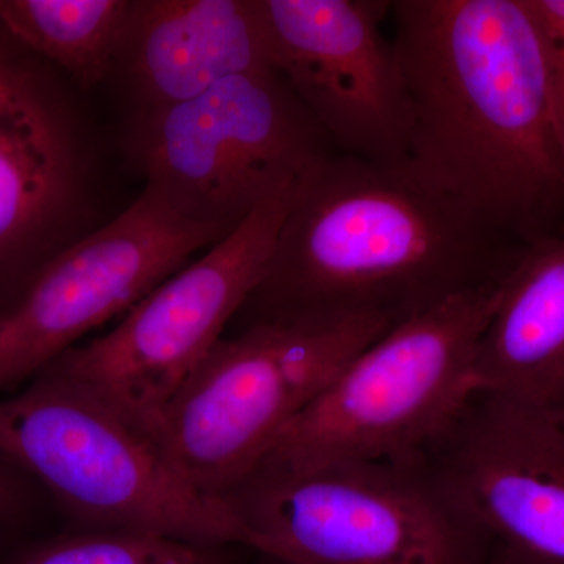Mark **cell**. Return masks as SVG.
<instances>
[{
	"instance_id": "2",
	"label": "cell",
	"mask_w": 564,
	"mask_h": 564,
	"mask_svg": "<svg viewBox=\"0 0 564 564\" xmlns=\"http://www.w3.org/2000/svg\"><path fill=\"white\" fill-rule=\"evenodd\" d=\"M524 248L415 172L333 152L292 193L247 325L372 315L399 325L500 280Z\"/></svg>"
},
{
	"instance_id": "11",
	"label": "cell",
	"mask_w": 564,
	"mask_h": 564,
	"mask_svg": "<svg viewBox=\"0 0 564 564\" xmlns=\"http://www.w3.org/2000/svg\"><path fill=\"white\" fill-rule=\"evenodd\" d=\"M425 462L488 564H564V425L477 393Z\"/></svg>"
},
{
	"instance_id": "5",
	"label": "cell",
	"mask_w": 564,
	"mask_h": 564,
	"mask_svg": "<svg viewBox=\"0 0 564 564\" xmlns=\"http://www.w3.org/2000/svg\"><path fill=\"white\" fill-rule=\"evenodd\" d=\"M121 150L181 217L229 234L336 152L274 69L126 115Z\"/></svg>"
},
{
	"instance_id": "7",
	"label": "cell",
	"mask_w": 564,
	"mask_h": 564,
	"mask_svg": "<svg viewBox=\"0 0 564 564\" xmlns=\"http://www.w3.org/2000/svg\"><path fill=\"white\" fill-rule=\"evenodd\" d=\"M220 499L284 564H488L423 459L258 466Z\"/></svg>"
},
{
	"instance_id": "1",
	"label": "cell",
	"mask_w": 564,
	"mask_h": 564,
	"mask_svg": "<svg viewBox=\"0 0 564 564\" xmlns=\"http://www.w3.org/2000/svg\"><path fill=\"white\" fill-rule=\"evenodd\" d=\"M408 162L516 247L564 234V147L529 0H393Z\"/></svg>"
},
{
	"instance_id": "13",
	"label": "cell",
	"mask_w": 564,
	"mask_h": 564,
	"mask_svg": "<svg viewBox=\"0 0 564 564\" xmlns=\"http://www.w3.org/2000/svg\"><path fill=\"white\" fill-rule=\"evenodd\" d=\"M273 69L259 0H129L109 82L126 115L191 101Z\"/></svg>"
},
{
	"instance_id": "8",
	"label": "cell",
	"mask_w": 564,
	"mask_h": 564,
	"mask_svg": "<svg viewBox=\"0 0 564 564\" xmlns=\"http://www.w3.org/2000/svg\"><path fill=\"white\" fill-rule=\"evenodd\" d=\"M293 191L274 196L220 243L152 289L110 332L46 367L91 389L151 434L166 404L261 284Z\"/></svg>"
},
{
	"instance_id": "19",
	"label": "cell",
	"mask_w": 564,
	"mask_h": 564,
	"mask_svg": "<svg viewBox=\"0 0 564 564\" xmlns=\"http://www.w3.org/2000/svg\"><path fill=\"white\" fill-rule=\"evenodd\" d=\"M558 421L562 422L564 425V414L560 415Z\"/></svg>"
},
{
	"instance_id": "10",
	"label": "cell",
	"mask_w": 564,
	"mask_h": 564,
	"mask_svg": "<svg viewBox=\"0 0 564 564\" xmlns=\"http://www.w3.org/2000/svg\"><path fill=\"white\" fill-rule=\"evenodd\" d=\"M228 236L217 226L185 220L144 187L117 217L52 259L0 313V395L29 383Z\"/></svg>"
},
{
	"instance_id": "3",
	"label": "cell",
	"mask_w": 564,
	"mask_h": 564,
	"mask_svg": "<svg viewBox=\"0 0 564 564\" xmlns=\"http://www.w3.org/2000/svg\"><path fill=\"white\" fill-rule=\"evenodd\" d=\"M0 455L76 529L247 547L242 525L220 497L188 484L150 433L51 367L0 395Z\"/></svg>"
},
{
	"instance_id": "16",
	"label": "cell",
	"mask_w": 564,
	"mask_h": 564,
	"mask_svg": "<svg viewBox=\"0 0 564 564\" xmlns=\"http://www.w3.org/2000/svg\"><path fill=\"white\" fill-rule=\"evenodd\" d=\"M228 551L162 534L74 529L28 538L0 556V564H229Z\"/></svg>"
},
{
	"instance_id": "17",
	"label": "cell",
	"mask_w": 564,
	"mask_h": 564,
	"mask_svg": "<svg viewBox=\"0 0 564 564\" xmlns=\"http://www.w3.org/2000/svg\"><path fill=\"white\" fill-rule=\"evenodd\" d=\"M47 502L39 485L0 455V556L28 540Z\"/></svg>"
},
{
	"instance_id": "9",
	"label": "cell",
	"mask_w": 564,
	"mask_h": 564,
	"mask_svg": "<svg viewBox=\"0 0 564 564\" xmlns=\"http://www.w3.org/2000/svg\"><path fill=\"white\" fill-rule=\"evenodd\" d=\"M74 90L0 22V313L104 223L99 148Z\"/></svg>"
},
{
	"instance_id": "14",
	"label": "cell",
	"mask_w": 564,
	"mask_h": 564,
	"mask_svg": "<svg viewBox=\"0 0 564 564\" xmlns=\"http://www.w3.org/2000/svg\"><path fill=\"white\" fill-rule=\"evenodd\" d=\"M474 375L477 393L564 414V234L529 245L503 274Z\"/></svg>"
},
{
	"instance_id": "18",
	"label": "cell",
	"mask_w": 564,
	"mask_h": 564,
	"mask_svg": "<svg viewBox=\"0 0 564 564\" xmlns=\"http://www.w3.org/2000/svg\"><path fill=\"white\" fill-rule=\"evenodd\" d=\"M547 61L556 124L564 147V0H529Z\"/></svg>"
},
{
	"instance_id": "4",
	"label": "cell",
	"mask_w": 564,
	"mask_h": 564,
	"mask_svg": "<svg viewBox=\"0 0 564 564\" xmlns=\"http://www.w3.org/2000/svg\"><path fill=\"white\" fill-rule=\"evenodd\" d=\"M502 278L456 293L375 340L284 430L258 466L307 469L425 458L477 395L475 355Z\"/></svg>"
},
{
	"instance_id": "6",
	"label": "cell",
	"mask_w": 564,
	"mask_h": 564,
	"mask_svg": "<svg viewBox=\"0 0 564 564\" xmlns=\"http://www.w3.org/2000/svg\"><path fill=\"white\" fill-rule=\"evenodd\" d=\"M393 328L372 315L265 322L223 337L151 436L212 497L239 484L352 358Z\"/></svg>"
},
{
	"instance_id": "15",
	"label": "cell",
	"mask_w": 564,
	"mask_h": 564,
	"mask_svg": "<svg viewBox=\"0 0 564 564\" xmlns=\"http://www.w3.org/2000/svg\"><path fill=\"white\" fill-rule=\"evenodd\" d=\"M129 0H0V22L85 93L109 82Z\"/></svg>"
},
{
	"instance_id": "12",
	"label": "cell",
	"mask_w": 564,
	"mask_h": 564,
	"mask_svg": "<svg viewBox=\"0 0 564 564\" xmlns=\"http://www.w3.org/2000/svg\"><path fill=\"white\" fill-rule=\"evenodd\" d=\"M270 61L339 154L408 162L411 111L388 0H259Z\"/></svg>"
}]
</instances>
